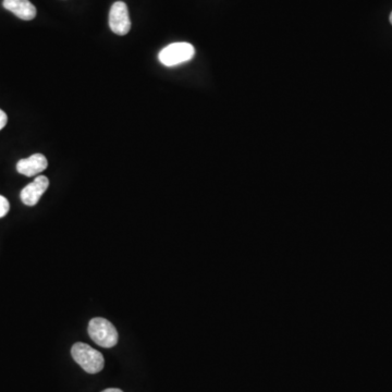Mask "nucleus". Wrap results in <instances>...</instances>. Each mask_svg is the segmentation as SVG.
Segmentation results:
<instances>
[{"instance_id": "obj_9", "label": "nucleus", "mask_w": 392, "mask_h": 392, "mask_svg": "<svg viewBox=\"0 0 392 392\" xmlns=\"http://www.w3.org/2000/svg\"><path fill=\"white\" fill-rule=\"evenodd\" d=\"M7 122H8V117H7V114H5V112H3V110L0 109V131L3 130V127H5Z\"/></svg>"}, {"instance_id": "obj_10", "label": "nucleus", "mask_w": 392, "mask_h": 392, "mask_svg": "<svg viewBox=\"0 0 392 392\" xmlns=\"http://www.w3.org/2000/svg\"><path fill=\"white\" fill-rule=\"evenodd\" d=\"M101 392H123L122 390L117 389V388H110V389L103 390Z\"/></svg>"}, {"instance_id": "obj_6", "label": "nucleus", "mask_w": 392, "mask_h": 392, "mask_svg": "<svg viewBox=\"0 0 392 392\" xmlns=\"http://www.w3.org/2000/svg\"><path fill=\"white\" fill-rule=\"evenodd\" d=\"M48 162L42 154H34L29 158L21 159L16 164V170L21 175L34 177L42 173L47 168Z\"/></svg>"}, {"instance_id": "obj_7", "label": "nucleus", "mask_w": 392, "mask_h": 392, "mask_svg": "<svg viewBox=\"0 0 392 392\" xmlns=\"http://www.w3.org/2000/svg\"><path fill=\"white\" fill-rule=\"evenodd\" d=\"M3 8L24 21H29L36 16V8L29 0H3Z\"/></svg>"}, {"instance_id": "obj_4", "label": "nucleus", "mask_w": 392, "mask_h": 392, "mask_svg": "<svg viewBox=\"0 0 392 392\" xmlns=\"http://www.w3.org/2000/svg\"><path fill=\"white\" fill-rule=\"evenodd\" d=\"M109 27L114 34L127 35L130 32L131 20L127 5L122 1H117L112 5L109 12Z\"/></svg>"}, {"instance_id": "obj_11", "label": "nucleus", "mask_w": 392, "mask_h": 392, "mask_svg": "<svg viewBox=\"0 0 392 392\" xmlns=\"http://www.w3.org/2000/svg\"><path fill=\"white\" fill-rule=\"evenodd\" d=\"M390 23L392 24V12L391 14H390Z\"/></svg>"}, {"instance_id": "obj_5", "label": "nucleus", "mask_w": 392, "mask_h": 392, "mask_svg": "<svg viewBox=\"0 0 392 392\" xmlns=\"http://www.w3.org/2000/svg\"><path fill=\"white\" fill-rule=\"evenodd\" d=\"M48 186H49V180L45 175L35 177V180L27 184L20 194L23 204L27 206H34L38 204L42 194L45 193L47 190Z\"/></svg>"}, {"instance_id": "obj_8", "label": "nucleus", "mask_w": 392, "mask_h": 392, "mask_svg": "<svg viewBox=\"0 0 392 392\" xmlns=\"http://www.w3.org/2000/svg\"><path fill=\"white\" fill-rule=\"evenodd\" d=\"M10 210V204L8 199L0 195V218L5 217Z\"/></svg>"}, {"instance_id": "obj_3", "label": "nucleus", "mask_w": 392, "mask_h": 392, "mask_svg": "<svg viewBox=\"0 0 392 392\" xmlns=\"http://www.w3.org/2000/svg\"><path fill=\"white\" fill-rule=\"evenodd\" d=\"M195 55V49L190 42H173L160 51L158 59L164 66H175L191 60Z\"/></svg>"}, {"instance_id": "obj_2", "label": "nucleus", "mask_w": 392, "mask_h": 392, "mask_svg": "<svg viewBox=\"0 0 392 392\" xmlns=\"http://www.w3.org/2000/svg\"><path fill=\"white\" fill-rule=\"evenodd\" d=\"M88 330L92 340L101 347L110 349L118 343L117 329L105 318H93L88 323Z\"/></svg>"}, {"instance_id": "obj_1", "label": "nucleus", "mask_w": 392, "mask_h": 392, "mask_svg": "<svg viewBox=\"0 0 392 392\" xmlns=\"http://www.w3.org/2000/svg\"><path fill=\"white\" fill-rule=\"evenodd\" d=\"M71 355L73 360L79 364L86 373H97L103 371L105 365V358L99 351L93 347L77 342L71 349Z\"/></svg>"}]
</instances>
